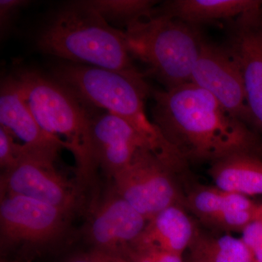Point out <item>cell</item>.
I'll use <instances>...</instances> for the list:
<instances>
[{"mask_svg":"<svg viewBox=\"0 0 262 262\" xmlns=\"http://www.w3.org/2000/svg\"><path fill=\"white\" fill-rule=\"evenodd\" d=\"M151 121L188 164L211 165L234 155L261 154V136L192 82L151 90Z\"/></svg>","mask_w":262,"mask_h":262,"instance_id":"6da1fadb","label":"cell"},{"mask_svg":"<svg viewBox=\"0 0 262 262\" xmlns=\"http://www.w3.org/2000/svg\"><path fill=\"white\" fill-rule=\"evenodd\" d=\"M36 44L43 53L71 63L144 80L133 63L124 32L108 23L89 1L72 2L56 10L39 31Z\"/></svg>","mask_w":262,"mask_h":262,"instance_id":"7a4b0ae2","label":"cell"},{"mask_svg":"<svg viewBox=\"0 0 262 262\" xmlns=\"http://www.w3.org/2000/svg\"><path fill=\"white\" fill-rule=\"evenodd\" d=\"M52 75L84 102L130 123L170 168L177 171L187 168V162L146 116L144 101L151 90L144 80H136L113 71L71 62L56 66Z\"/></svg>","mask_w":262,"mask_h":262,"instance_id":"3957f363","label":"cell"},{"mask_svg":"<svg viewBox=\"0 0 262 262\" xmlns=\"http://www.w3.org/2000/svg\"><path fill=\"white\" fill-rule=\"evenodd\" d=\"M16 77L39 126L73 155L77 182L83 189L91 186L98 168L92 136L94 110L53 77L26 70Z\"/></svg>","mask_w":262,"mask_h":262,"instance_id":"277c9868","label":"cell"},{"mask_svg":"<svg viewBox=\"0 0 262 262\" xmlns=\"http://www.w3.org/2000/svg\"><path fill=\"white\" fill-rule=\"evenodd\" d=\"M131 56L140 60L165 89L191 82L205 38L200 27L155 13L125 27Z\"/></svg>","mask_w":262,"mask_h":262,"instance_id":"5b68a950","label":"cell"},{"mask_svg":"<svg viewBox=\"0 0 262 262\" xmlns=\"http://www.w3.org/2000/svg\"><path fill=\"white\" fill-rule=\"evenodd\" d=\"M1 253L35 256L61 242L67 234L72 213L17 194H0Z\"/></svg>","mask_w":262,"mask_h":262,"instance_id":"8992f818","label":"cell"},{"mask_svg":"<svg viewBox=\"0 0 262 262\" xmlns=\"http://www.w3.org/2000/svg\"><path fill=\"white\" fill-rule=\"evenodd\" d=\"M177 176L152 151L144 149L114 176L113 190L149 221L168 207L186 208V196Z\"/></svg>","mask_w":262,"mask_h":262,"instance_id":"52a82bcc","label":"cell"},{"mask_svg":"<svg viewBox=\"0 0 262 262\" xmlns=\"http://www.w3.org/2000/svg\"><path fill=\"white\" fill-rule=\"evenodd\" d=\"M56 158L24 149L15 165L2 172L0 194L28 196L73 214L84 189L56 168Z\"/></svg>","mask_w":262,"mask_h":262,"instance_id":"ba28073f","label":"cell"},{"mask_svg":"<svg viewBox=\"0 0 262 262\" xmlns=\"http://www.w3.org/2000/svg\"><path fill=\"white\" fill-rule=\"evenodd\" d=\"M191 82L209 93L227 111L251 127L242 74L226 45L204 39Z\"/></svg>","mask_w":262,"mask_h":262,"instance_id":"9c48e42d","label":"cell"},{"mask_svg":"<svg viewBox=\"0 0 262 262\" xmlns=\"http://www.w3.org/2000/svg\"><path fill=\"white\" fill-rule=\"evenodd\" d=\"M226 46L242 74L251 127L262 139V8L228 21Z\"/></svg>","mask_w":262,"mask_h":262,"instance_id":"30bf717a","label":"cell"},{"mask_svg":"<svg viewBox=\"0 0 262 262\" xmlns=\"http://www.w3.org/2000/svg\"><path fill=\"white\" fill-rule=\"evenodd\" d=\"M147 222L113 190L91 210L84 232L94 250L119 254L135 242Z\"/></svg>","mask_w":262,"mask_h":262,"instance_id":"8fae6325","label":"cell"},{"mask_svg":"<svg viewBox=\"0 0 262 262\" xmlns=\"http://www.w3.org/2000/svg\"><path fill=\"white\" fill-rule=\"evenodd\" d=\"M94 113L92 136L96 161L112 178L128 166L142 150L156 154L145 138L123 119L105 111Z\"/></svg>","mask_w":262,"mask_h":262,"instance_id":"7c38bea8","label":"cell"},{"mask_svg":"<svg viewBox=\"0 0 262 262\" xmlns=\"http://www.w3.org/2000/svg\"><path fill=\"white\" fill-rule=\"evenodd\" d=\"M0 127L29 151L57 157L63 148L39 126L24 100L16 77L10 76L1 82Z\"/></svg>","mask_w":262,"mask_h":262,"instance_id":"4fadbf2b","label":"cell"},{"mask_svg":"<svg viewBox=\"0 0 262 262\" xmlns=\"http://www.w3.org/2000/svg\"><path fill=\"white\" fill-rule=\"evenodd\" d=\"M198 231L185 207L172 206L148 221L139 237L129 247L158 250L183 256Z\"/></svg>","mask_w":262,"mask_h":262,"instance_id":"5bb4252c","label":"cell"},{"mask_svg":"<svg viewBox=\"0 0 262 262\" xmlns=\"http://www.w3.org/2000/svg\"><path fill=\"white\" fill-rule=\"evenodd\" d=\"M258 0H171L157 10L160 13L201 27L215 20H232L242 15L261 9Z\"/></svg>","mask_w":262,"mask_h":262,"instance_id":"9a60e30c","label":"cell"},{"mask_svg":"<svg viewBox=\"0 0 262 262\" xmlns=\"http://www.w3.org/2000/svg\"><path fill=\"white\" fill-rule=\"evenodd\" d=\"M215 187L249 196L262 195V160L249 154H237L211 164L208 170Z\"/></svg>","mask_w":262,"mask_h":262,"instance_id":"2e32d148","label":"cell"},{"mask_svg":"<svg viewBox=\"0 0 262 262\" xmlns=\"http://www.w3.org/2000/svg\"><path fill=\"white\" fill-rule=\"evenodd\" d=\"M185 196L187 209L210 226L226 212L254 209L258 206L248 196L227 192L214 185L194 186Z\"/></svg>","mask_w":262,"mask_h":262,"instance_id":"e0dca14e","label":"cell"},{"mask_svg":"<svg viewBox=\"0 0 262 262\" xmlns=\"http://www.w3.org/2000/svg\"><path fill=\"white\" fill-rule=\"evenodd\" d=\"M189 258L205 262H253L247 246L229 234L213 237L198 231L188 248Z\"/></svg>","mask_w":262,"mask_h":262,"instance_id":"ac0fdd59","label":"cell"},{"mask_svg":"<svg viewBox=\"0 0 262 262\" xmlns=\"http://www.w3.org/2000/svg\"><path fill=\"white\" fill-rule=\"evenodd\" d=\"M89 3L108 23L122 24L125 27L153 14L158 4L150 0H97Z\"/></svg>","mask_w":262,"mask_h":262,"instance_id":"d6986e66","label":"cell"},{"mask_svg":"<svg viewBox=\"0 0 262 262\" xmlns=\"http://www.w3.org/2000/svg\"><path fill=\"white\" fill-rule=\"evenodd\" d=\"M24 151V146L17 143L8 131L0 127V167L2 172L12 168Z\"/></svg>","mask_w":262,"mask_h":262,"instance_id":"ffe728a7","label":"cell"},{"mask_svg":"<svg viewBox=\"0 0 262 262\" xmlns=\"http://www.w3.org/2000/svg\"><path fill=\"white\" fill-rule=\"evenodd\" d=\"M241 239L251 251L253 262H262V221L248 225L242 231Z\"/></svg>","mask_w":262,"mask_h":262,"instance_id":"44dd1931","label":"cell"},{"mask_svg":"<svg viewBox=\"0 0 262 262\" xmlns=\"http://www.w3.org/2000/svg\"><path fill=\"white\" fill-rule=\"evenodd\" d=\"M27 1L22 0H1L0 1V16H1V32L8 27L12 18L16 14L19 9L27 4Z\"/></svg>","mask_w":262,"mask_h":262,"instance_id":"7402d4cb","label":"cell"},{"mask_svg":"<svg viewBox=\"0 0 262 262\" xmlns=\"http://www.w3.org/2000/svg\"><path fill=\"white\" fill-rule=\"evenodd\" d=\"M144 250V251H147L153 262H185L183 259L182 255L166 252V251H158V250Z\"/></svg>","mask_w":262,"mask_h":262,"instance_id":"603a6c76","label":"cell"},{"mask_svg":"<svg viewBox=\"0 0 262 262\" xmlns=\"http://www.w3.org/2000/svg\"><path fill=\"white\" fill-rule=\"evenodd\" d=\"M90 255L95 262H127L120 255L103 253L96 250H93Z\"/></svg>","mask_w":262,"mask_h":262,"instance_id":"cb8c5ba5","label":"cell"},{"mask_svg":"<svg viewBox=\"0 0 262 262\" xmlns=\"http://www.w3.org/2000/svg\"><path fill=\"white\" fill-rule=\"evenodd\" d=\"M64 262H95L91 255L89 254H79L72 256L66 260Z\"/></svg>","mask_w":262,"mask_h":262,"instance_id":"d4e9b609","label":"cell"},{"mask_svg":"<svg viewBox=\"0 0 262 262\" xmlns=\"http://www.w3.org/2000/svg\"><path fill=\"white\" fill-rule=\"evenodd\" d=\"M258 220L262 221V204L259 206V212H258Z\"/></svg>","mask_w":262,"mask_h":262,"instance_id":"484cf974","label":"cell"},{"mask_svg":"<svg viewBox=\"0 0 262 262\" xmlns=\"http://www.w3.org/2000/svg\"><path fill=\"white\" fill-rule=\"evenodd\" d=\"M185 262H205L203 261H201V260H196V259H192V258H189L187 261H185Z\"/></svg>","mask_w":262,"mask_h":262,"instance_id":"4316f807","label":"cell"},{"mask_svg":"<svg viewBox=\"0 0 262 262\" xmlns=\"http://www.w3.org/2000/svg\"><path fill=\"white\" fill-rule=\"evenodd\" d=\"M1 262H20L18 261H2Z\"/></svg>","mask_w":262,"mask_h":262,"instance_id":"83f0119b","label":"cell"}]
</instances>
